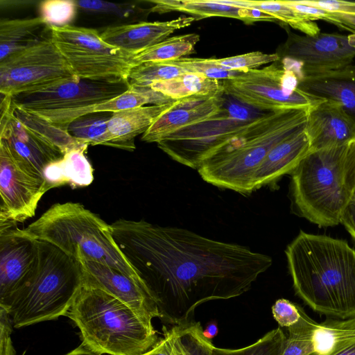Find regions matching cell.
I'll use <instances>...</instances> for the list:
<instances>
[{"label":"cell","instance_id":"obj_47","mask_svg":"<svg viewBox=\"0 0 355 355\" xmlns=\"http://www.w3.org/2000/svg\"><path fill=\"white\" fill-rule=\"evenodd\" d=\"M218 333V324L216 321H211L207 325L205 329H203V334L205 336L211 340L215 338Z\"/></svg>","mask_w":355,"mask_h":355},{"label":"cell","instance_id":"obj_29","mask_svg":"<svg viewBox=\"0 0 355 355\" xmlns=\"http://www.w3.org/2000/svg\"><path fill=\"white\" fill-rule=\"evenodd\" d=\"M173 101H175L150 87L130 85V87L118 96L96 106L83 110L79 112L78 118L93 113H114L148 104L158 105Z\"/></svg>","mask_w":355,"mask_h":355},{"label":"cell","instance_id":"obj_39","mask_svg":"<svg viewBox=\"0 0 355 355\" xmlns=\"http://www.w3.org/2000/svg\"><path fill=\"white\" fill-rule=\"evenodd\" d=\"M77 4L73 0H46L40 4L41 17L50 26H64L74 19Z\"/></svg>","mask_w":355,"mask_h":355},{"label":"cell","instance_id":"obj_49","mask_svg":"<svg viewBox=\"0 0 355 355\" xmlns=\"http://www.w3.org/2000/svg\"><path fill=\"white\" fill-rule=\"evenodd\" d=\"M64 355H98L81 343L78 347Z\"/></svg>","mask_w":355,"mask_h":355},{"label":"cell","instance_id":"obj_8","mask_svg":"<svg viewBox=\"0 0 355 355\" xmlns=\"http://www.w3.org/2000/svg\"><path fill=\"white\" fill-rule=\"evenodd\" d=\"M285 59L289 63H274L221 80L225 94L241 103L265 111L289 107L310 108L323 101L298 87L303 76L300 69L295 62Z\"/></svg>","mask_w":355,"mask_h":355},{"label":"cell","instance_id":"obj_41","mask_svg":"<svg viewBox=\"0 0 355 355\" xmlns=\"http://www.w3.org/2000/svg\"><path fill=\"white\" fill-rule=\"evenodd\" d=\"M306 312L299 304L280 298L272 306L273 318L279 327L288 328L300 321Z\"/></svg>","mask_w":355,"mask_h":355},{"label":"cell","instance_id":"obj_26","mask_svg":"<svg viewBox=\"0 0 355 355\" xmlns=\"http://www.w3.org/2000/svg\"><path fill=\"white\" fill-rule=\"evenodd\" d=\"M50 35V26L41 17L1 20L0 62Z\"/></svg>","mask_w":355,"mask_h":355},{"label":"cell","instance_id":"obj_46","mask_svg":"<svg viewBox=\"0 0 355 355\" xmlns=\"http://www.w3.org/2000/svg\"><path fill=\"white\" fill-rule=\"evenodd\" d=\"M341 224L355 241V193L353 194L342 218Z\"/></svg>","mask_w":355,"mask_h":355},{"label":"cell","instance_id":"obj_38","mask_svg":"<svg viewBox=\"0 0 355 355\" xmlns=\"http://www.w3.org/2000/svg\"><path fill=\"white\" fill-rule=\"evenodd\" d=\"M280 56L277 53L266 54L260 51L250 52L242 55L225 58H211L216 65L229 70L246 72L259 67L279 61Z\"/></svg>","mask_w":355,"mask_h":355},{"label":"cell","instance_id":"obj_19","mask_svg":"<svg viewBox=\"0 0 355 355\" xmlns=\"http://www.w3.org/2000/svg\"><path fill=\"white\" fill-rule=\"evenodd\" d=\"M0 142L16 159L42 178L48 164L64 157L58 148L22 125L13 112L8 122L0 127Z\"/></svg>","mask_w":355,"mask_h":355},{"label":"cell","instance_id":"obj_23","mask_svg":"<svg viewBox=\"0 0 355 355\" xmlns=\"http://www.w3.org/2000/svg\"><path fill=\"white\" fill-rule=\"evenodd\" d=\"M310 151V144L304 130L275 146L267 154L256 173V190L275 185L284 175L291 174Z\"/></svg>","mask_w":355,"mask_h":355},{"label":"cell","instance_id":"obj_13","mask_svg":"<svg viewBox=\"0 0 355 355\" xmlns=\"http://www.w3.org/2000/svg\"><path fill=\"white\" fill-rule=\"evenodd\" d=\"M47 191L44 179L16 159L0 142V224H16L34 216Z\"/></svg>","mask_w":355,"mask_h":355},{"label":"cell","instance_id":"obj_51","mask_svg":"<svg viewBox=\"0 0 355 355\" xmlns=\"http://www.w3.org/2000/svg\"><path fill=\"white\" fill-rule=\"evenodd\" d=\"M144 354H143V355H144Z\"/></svg>","mask_w":355,"mask_h":355},{"label":"cell","instance_id":"obj_30","mask_svg":"<svg viewBox=\"0 0 355 355\" xmlns=\"http://www.w3.org/2000/svg\"><path fill=\"white\" fill-rule=\"evenodd\" d=\"M13 115L26 128L55 146L64 155L71 149L87 144L73 137L67 130L60 129L14 104Z\"/></svg>","mask_w":355,"mask_h":355},{"label":"cell","instance_id":"obj_45","mask_svg":"<svg viewBox=\"0 0 355 355\" xmlns=\"http://www.w3.org/2000/svg\"><path fill=\"white\" fill-rule=\"evenodd\" d=\"M61 159L48 164L43 171L42 175L48 190L67 184L63 174L60 162Z\"/></svg>","mask_w":355,"mask_h":355},{"label":"cell","instance_id":"obj_2","mask_svg":"<svg viewBox=\"0 0 355 355\" xmlns=\"http://www.w3.org/2000/svg\"><path fill=\"white\" fill-rule=\"evenodd\" d=\"M285 254L295 295L309 308L355 318V250L347 241L300 231Z\"/></svg>","mask_w":355,"mask_h":355},{"label":"cell","instance_id":"obj_28","mask_svg":"<svg viewBox=\"0 0 355 355\" xmlns=\"http://www.w3.org/2000/svg\"><path fill=\"white\" fill-rule=\"evenodd\" d=\"M224 3L246 8L259 10L273 17L276 20L288 24L305 35H315L320 33L318 24L307 15L291 6L287 1H225Z\"/></svg>","mask_w":355,"mask_h":355},{"label":"cell","instance_id":"obj_24","mask_svg":"<svg viewBox=\"0 0 355 355\" xmlns=\"http://www.w3.org/2000/svg\"><path fill=\"white\" fill-rule=\"evenodd\" d=\"M149 2L155 4L151 8L153 12H182L197 17L196 19L222 17L240 19L245 23L276 21L271 15L259 10L232 6L222 0H156Z\"/></svg>","mask_w":355,"mask_h":355},{"label":"cell","instance_id":"obj_11","mask_svg":"<svg viewBox=\"0 0 355 355\" xmlns=\"http://www.w3.org/2000/svg\"><path fill=\"white\" fill-rule=\"evenodd\" d=\"M80 80L51 35L0 62V92L12 96Z\"/></svg>","mask_w":355,"mask_h":355},{"label":"cell","instance_id":"obj_10","mask_svg":"<svg viewBox=\"0 0 355 355\" xmlns=\"http://www.w3.org/2000/svg\"><path fill=\"white\" fill-rule=\"evenodd\" d=\"M130 87L128 80L80 79L66 81L37 92L12 96V103L67 130L83 110L107 102Z\"/></svg>","mask_w":355,"mask_h":355},{"label":"cell","instance_id":"obj_21","mask_svg":"<svg viewBox=\"0 0 355 355\" xmlns=\"http://www.w3.org/2000/svg\"><path fill=\"white\" fill-rule=\"evenodd\" d=\"M298 87L309 95L338 104L355 123V65L304 76Z\"/></svg>","mask_w":355,"mask_h":355},{"label":"cell","instance_id":"obj_50","mask_svg":"<svg viewBox=\"0 0 355 355\" xmlns=\"http://www.w3.org/2000/svg\"><path fill=\"white\" fill-rule=\"evenodd\" d=\"M144 355H151V349L148 351L146 353H145Z\"/></svg>","mask_w":355,"mask_h":355},{"label":"cell","instance_id":"obj_40","mask_svg":"<svg viewBox=\"0 0 355 355\" xmlns=\"http://www.w3.org/2000/svg\"><path fill=\"white\" fill-rule=\"evenodd\" d=\"M168 62L183 68L187 72L198 73L218 80L230 79L243 73L241 71H229L223 69L214 64L211 58H182Z\"/></svg>","mask_w":355,"mask_h":355},{"label":"cell","instance_id":"obj_1","mask_svg":"<svg viewBox=\"0 0 355 355\" xmlns=\"http://www.w3.org/2000/svg\"><path fill=\"white\" fill-rule=\"evenodd\" d=\"M110 227L169 325L195 321L205 302L241 295L272 263L267 254L187 229L126 219Z\"/></svg>","mask_w":355,"mask_h":355},{"label":"cell","instance_id":"obj_33","mask_svg":"<svg viewBox=\"0 0 355 355\" xmlns=\"http://www.w3.org/2000/svg\"><path fill=\"white\" fill-rule=\"evenodd\" d=\"M306 1L317 6L316 20H324L355 34V2L339 0Z\"/></svg>","mask_w":355,"mask_h":355},{"label":"cell","instance_id":"obj_5","mask_svg":"<svg viewBox=\"0 0 355 355\" xmlns=\"http://www.w3.org/2000/svg\"><path fill=\"white\" fill-rule=\"evenodd\" d=\"M67 315L82 343L98 355H143L159 340L153 323L98 288L83 285Z\"/></svg>","mask_w":355,"mask_h":355},{"label":"cell","instance_id":"obj_9","mask_svg":"<svg viewBox=\"0 0 355 355\" xmlns=\"http://www.w3.org/2000/svg\"><path fill=\"white\" fill-rule=\"evenodd\" d=\"M51 38L80 79L128 80L135 55L105 42L94 28L50 26Z\"/></svg>","mask_w":355,"mask_h":355},{"label":"cell","instance_id":"obj_3","mask_svg":"<svg viewBox=\"0 0 355 355\" xmlns=\"http://www.w3.org/2000/svg\"><path fill=\"white\" fill-rule=\"evenodd\" d=\"M309 108L289 107L257 115L239 133L209 154L197 171L215 187L250 194L258 168L277 144L304 130Z\"/></svg>","mask_w":355,"mask_h":355},{"label":"cell","instance_id":"obj_36","mask_svg":"<svg viewBox=\"0 0 355 355\" xmlns=\"http://www.w3.org/2000/svg\"><path fill=\"white\" fill-rule=\"evenodd\" d=\"M187 72L168 62H147L134 66L128 76L130 85L149 87L153 83L175 78Z\"/></svg>","mask_w":355,"mask_h":355},{"label":"cell","instance_id":"obj_22","mask_svg":"<svg viewBox=\"0 0 355 355\" xmlns=\"http://www.w3.org/2000/svg\"><path fill=\"white\" fill-rule=\"evenodd\" d=\"M173 102L112 113L101 145L134 150L135 138L145 133L159 116L171 107Z\"/></svg>","mask_w":355,"mask_h":355},{"label":"cell","instance_id":"obj_7","mask_svg":"<svg viewBox=\"0 0 355 355\" xmlns=\"http://www.w3.org/2000/svg\"><path fill=\"white\" fill-rule=\"evenodd\" d=\"M346 146L310 150L291 174L293 208L319 227L341 224L353 196L343 180Z\"/></svg>","mask_w":355,"mask_h":355},{"label":"cell","instance_id":"obj_16","mask_svg":"<svg viewBox=\"0 0 355 355\" xmlns=\"http://www.w3.org/2000/svg\"><path fill=\"white\" fill-rule=\"evenodd\" d=\"M37 255V240L16 224H0V305L21 285L33 268Z\"/></svg>","mask_w":355,"mask_h":355},{"label":"cell","instance_id":"obj_20","mask_svg":"<svg viewBox=\"0 0 355 355\" xmlns=\"http://www.w3.org/2000/svg\"><path fill=\"white\" fill-rule=\"evenodd\" d=\"M195 17H180L170 21L139 22L110 26L101 33L107 44L137 55L155 46L177 30L190 26Z\"/></svg>","mask_w":355,"mask_h":355},{"label":"cell","instance_id":"obj_4","mask_svg":"<svg viewBox=\"0 0 355 355\" xmlns=\"http://www.w3.org/2000/svg\"><path fill=\"white\" fill-rule=\"evenodd\" d=\"M83 285L80 262L53 244L37 240L33 268L0 306L15 328L55 320L67 315Z\"/></svg>","mask_w":355,"mask_h":355},{"label":"cell","instance_id":"obj_43","mask_svg":"<svg viewBox=\"0 0 355 355\" xmlns=\"http://www.w3.org/2000/svg\"><path fill=\"white\" fill-rule=\"evenodd\" d=\"M12 327L8 312L0 306V355H15L11 339Z\"/></svg>","mask_w":355,"mask_h":355},{"label":"cell","instance_id":"obj_48","mask_svg":"<svg viewBox=\"0 0 355 355\" xmlns=\"http://www.w3.org/2000/svg\"><path fill=\"white\" fill-rule=\"evenodd\" d=\"M328 355H355V339L343 348Z\"/></svg>","mask_w":355,"mask_h":355},{"label":"cell","instance_id":"obj_42","mask_svg":"<svg viewBox=\"0 0 355 355\" xmlns=\"http://www.w3.org/2000/svg\"><path fill=\"white\" fill-rule=\"evenodd\" d=\"M77 6L85 11L95 13L128 17L134 11V6L128 3H114L98 0L76 1Z\"/></svg>","mask_w":355,"mask_h":355},{"label":"cell","instance_id":"obj_37","mask_svg":"<svg viewBox=\"0 0 355 355\" xmlns=\"http://www.w3.org/2000/svg\"><path fill=\"white\" fill-rule=\"evenodd\" d=\"M287 336L281 327L274 329L254 343L239 349L215 347L213 355H282Z\"/></svg>","mask_w":355,"mask_h":355},{"label":"cell","instance_id":"obj_6","mask_svg":"<svg viewBox=\"0 0 355 355\" xmlns=\"http://www.w3.org/2000/svg\"><path fill=\"white\" fill-rule=\"evenodd\" d=\"M22 231L77 261H97L142 281L115 242L110 225L78 202L54 204Z\"/></svg>","mask_w":355,"mask_h":355},{"label":"cell","instance_id":"obj_12","mask_svg":"<svg viewBox=\"0 0 355 355\" xmlns=\"http://www.w3.org/2000/svg\"><path fill=\"white\" fill-rule=\"evenodd\" d=\"M255 116L241 106L224 107L212 118L214 129L202 130L190 125L178 130L157 143L172 159L193 169L213 151L239 133Z\"/></svg>","mask_w":355,"mask_h":355},{"label":"cell","instance_id":"obj_35","mask_svg":"<svg viewBox=\"0 0 355 355\" xmlns=\"http://www.w3.org/2000/svg\"><path fill=\"white\" fill-rule=\"evenodd\" d=\"M98 113L87 114L75 119L68 125V132L77 140L88 145H101L112 114Z\"/></svg>","mask_w":355,"mask_h":355},{"label":"cell","instance_id":"obj_32","mask_svg":"<svg viewBox=\"0 0 355 355\" xmlns=\"http://www.w3.org/2000/svg\"><path fill=\"white\" fill-rule=\"evenodd\" d=\"M88 144H84L67 152L60 160L67 184L72 188L89 185L93 180V168L85 156Z\"/></svg>","mask_w":355,"mask_h":355},{"label":"cell","instance_id":"obj_18","mask_svg":"<svg viewBox=\"0 0 355 355\" xmlns=\"http://www.w3.org/2000/svg\"><path fill=\"white\" fill-rule=\"evenodd\" d=\"M305 132L310 150L343 146L355 139V123L338 104L322 101L309 109Z\"/></svg>","mask_w":355,"mask_h":355},{"label":"cell","instance_id":"obj_34","mask_svg":"<svg viewBox=\"0 0 355 355\" xmlns=\"http://www.w3.org/2000/svg\"><path fill=\"white\" fill-rule=\"evenodd\" d=\"M318 322L306 313L298 322L288 327V336L282 355H310L314 352V333Z\"/></svg>","mask_w":355,"mask_h":355},{"label":"cell","instance_id":"obj_25","mask_svg":"<svg viewBox=\"0 0 355 355\" xmlns=\"http://www.w3.org/2000/svg\"><path fill=\"white\" fill-rule=\"evenodd\" d=\"M163 337L151 348V355H213L215 346L203 334L199 322L163 327Z\"/></svg>","mask_w":355,"mask_h":355},{"label":"cell","instance_id":"obj_44","mask_svg":"<svg viewBox=\"0 0 355 355\" xmlns=\"http://www.w3.org/2000/svg\"><path fill=\"white\" fill-rule=\"evenodd\" d=\"M343 170L345 185L354 194L355 193V139L346 146Z\"/></svg>","mask_w":355,"mask_h":355},{"label":"cell","instance_id":"obj_27","mask_svg":"<svg viewBox=\"0 0 355 355\" xmlns=\"http://www.w3.org/2000/svg\"><path fill=\"white\" fill-rule=\"evenodd\" d=\"M149 87L173 101L194 96L225 94L221 80L191 72H186L171 79L154 82Z\"/></svg>","mask_w":355,"mask_h":355},{"label":"cell","instance_id":"obj_31","mask_svg":"<svg viewBox=\"0 0 355 355\" xmlns=\"http://www.w3.org/2000/svg\"><path fill=\"white\" fill-rule=\"evenodd\" d=\"M200 40L196 33L168 37L135 55L136 64L147 62H170L179 60L194 52V47Z\"/></svg>","mask_w":355,"mask_h":355},{"label":"cell","instance_id":"obj_14","mask_svg":"<svg viewBox=\"0 0 355 355\" xmlns=\"http://www.w3.org/2000/svg\"><path fill=\"white\" fill-rule=\"evenodd\" d=\"M283 55L298 64L303 76L339 69L355 58V34L291 35Z\"/></svg>","mask_w":355,"mask_h":355},{"label":"cell","instance_id":"obj_15","mask_svg":"<svg viewBox=\"0 0 355 355\" xmlns=\"http://www.w3.org/2000/svg\"><path fill=\"white\" fill-rule=\"evenodd\" d=\"M83 286L103 290L132 308L149 323L159 318L158 308L142 281L107 265L80 258Z\"/></svg>","mask_w":355,"mask_h":355},{"label":"cell","instance_id":"obj_17","mask_svg":"<svg viewBox=\"0 0 355 355\" xmlns=\"http://www.w3.org/2000/svg\"><path fill=\"white\" fill-rule=\"evenodd\" d=\"M224 96H194L175 101L142 135L141 140L158 143L178 130L217 116L225 107Z\"/></svg>","mask_w":355,"mask_h":355}]
</instances>
